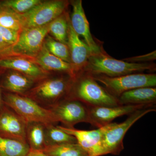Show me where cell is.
Returning a JSON list of instances; mask_svg holds the SVG:
<instances>
[{"mask_svg": "<svg viewBox=\"0 0 156 156\" xmlns=\"http://www.w3.org/2000/svg\"><path fill=\"white\" fill-rule=\"evenodd\" d=\"M50 31V23L40 27L23 28L14 46L0 54L4 58L11 51L23 56L36 57L41 50Z\"/></svg>", "mask_w": 156, "mask_h": 156, "instance_id": "52a82bcc", "label": "cell"}, {"mask_svg": "<svg viewBox=\"0 0 156 156\" xmlns=\"http://www.w3.org/2000/svg\"><path fill=\"white\" fill-rule=\"evenodd\" d=\"M0 51H1V49H0Z\"/></svg>", "mask_w": 156, "mask_h": 156, "instance_id": "4dcf8cb0", "label": "cell"}, {"mask_svg": "<svg viewBox=\"0 0 156 156\" xmlns=\"http://www.w3.org/2000/svg\"><path fill=\"white\" fill-rule=\"evenodd\" d=\"M30 151L27 144L0 136V156H26Z\"/></svg>", "mask_w": 156, "mask_h": 156, "instance_id": "7402d4cb", "label": "cell"}, {"mask_svg": "<svg viewBox=\"0 0 156 156\" xmlns=\"http://www.w3.org/2000/svg\"><path fill=\"white\" fill-rule=\"evenodd\" d=\"M26 156H50L41 151L31 150Z\"/></svg>", "mask_w": 156, "mask_h": 156, "instance_id": "f1b7e54d", "label": "cell"}, {"mask_svg": "<svg viewBox=\"0 0 156 156\" xmlns=\"http://www.w3.org/2000/svg\"><path fill=\"white\" fill-rule=\"evenodd\" d=\"M41 2L40 0H7L1 2L0 5L21 15L30 11Z\"/></svg>", "mask_w": 156, "mask_h": 156, "instance_id": "484cf974", "label": "cell"}, {"mask_svg": "<svg viewBox=\"0 0 156 156\" xmlns=\"http://www.w3.org/2000/svg\"><path fill=\"white\" fill-rule=\"evenodd\" d=\"M93 76L95 80L103 84L105 89L117 98L129 90L142 87H154L156 86L155 74L135 73L115 77L104 75Z\"/></svg>", "mask_w": 156, "mask_h": 156, "instance_id": "8992f818", "label": "cell"}, {"mask_svg": "<svg viewBox=\"0 0 156 156\" xmlns=\"http://www.w3.org/2000/svg\"><path fill=\"white\" fill-rule=\"evenodd\" d=\"M4 101L3 99V93L2 92V88L1 87V79H0V112L2 110L3 107L4 105Z\"/></svg>", "mask_w": 156, "mask_h": 156, "instance_id": "f546056e", "label": "cell"}, {"mask_svg": "<svg viewBox=\"0 0 156 156\" xmlns=\"http://www.w3.org/2000/svg\"><path fill=\"white\" fill-rule=\"evenodd\" d=\"M120 105H155V87H142L129 90L118 98Z\"/></svg>", "mask_w": 156, "mask_h": 156, "instance_id": "ac0fdd59", "label": "cell"}, {"mask_svg": "<svg viewBox=\"0 0 156 156\" xmlns=\"http://www.w3.org/2000/svg\"><path fill=\"white\" fill-rule=\"evenodd\" d=\"M45 142L46 147L77 143L74 136L62 131L57 125H54L46 126Z\"/></svg>", "mask_w": 156, "mask_h": 156, "instance_id": "ffe728a7", "label": "cell"}, {"mask_svg": "<svg viewBox=\"0 0 156 156\" xmlns=\"http://www.w3.org/2000/svg\"><path fill=\"white\" fill-rule=\"evenodd\" d=\"M42 152L50 156H89L78 143L48 146Z\"/></svg>", "mask_w": 156, "mask_h": 156, "instance_id": "44dd1931", "label": "cell"}, {"mask_svg": "<svg viewBox=\"0 0 156 156\" xmlns=\"http://www.w3.org/2000/svg\"><path fill=\"white\" fill-rule=\"evenodd\" d=\"M156 111V105L140 109L128 115L123 122L110 123L102 136V146L105 154L119 155L124 150L123 139L129 128L144 116Z\"/></svg>", "mask_w": 156, "mask_h": 156, "instance_id": "5b68a950", "label": "cell"}, {"mask_svg": "<svg viewBox=\"0 0 156 156\" xmlns=\"http://www.w3.org/2000/svg\"><path fill=\"white\" fill-rule=\"evenodd\" d=\"M109 124L89 131L57 126L67 134L74 136L78 144L86 151L89 156H101L105 155L102 146V136Z\"/></svg>", "mask_w": 156, "mask_h": 156, "instance_id": "30bf717a", "label": "cell"}, {"mask_svg": "<svg viewBox=\"0 0 156 156\" xmlns=\"http://www.w3.org/2000/svg\"><path fill=\"white\" fill-rule=\"evenodd\" d=\"M84 69L87 73L92 76L104 75L110 77L156 69L154 64L132 63L118 60L103 52L91 55Z\"/></svg>", "mask_w": 156, "mask_h": 156, "instance_id": "7a4b0ae2", "label": "cell"}, {"mask_svg": "<svg viewBox=\"0 0 156 156\" xmlns=\"http://www.w3.org/2000/svg\"><path fill=\"white\" fill-rule=\"evenodd\" d=\"M155 105H119L115 106L88 107L90 124L101 128L112 123L115 119L129 115L140 109Z\"/></svg>", "mask_w": 156, "mask_h": 156, "instance_id": "7c38bea8", "label": "cell"}, {"mask_svg": "<svg viewBox=\"0 0 156 156\" xmlns=\"http://www.w3.org/2000/svg\"><path fill=\"white\" fill-rule=\"evenodd\" d=\"M36 58L37 63L45 71L50 70L62 72L75 79L77 76L76 72L78 70L73 64L63 61L51 54L44 44Z\"/></svg>", "mask_w": 156, "mask_h": 156, "instance_id": "2e32d148", "label": "cell"}, {"mask_svg": "<svg viewBox=\"0 0 156 156\" xmlns=\"http://www.w3.org/2000/svg\"><path fill=\"white\" fill-rule=\"evenodd\" d=\"M67 45L69 49L72 64L79 70L87 65L92 55L91 50L84 41L76 33L69 22Z\"/></svg>", "mask_w": 156, "mask_h": 156, "instance_id": "5bb4252c", "label": "cell"}, {"mask_svg": "<svg viewBox=\"0 0 156 156\" xmlns=\"http://www.w3.org/2000/svg\"><path fill=\"white\" fill-rule=\"evenodd\" d=\"M27 122L4 105L0 112V136L27 144Z\"/></svg>", "mask_w": 156, "mask_h": 156, "instance_id": "8fae6325", "label": "cell"}, {"mask_svg": "<svg viewBox=\"0 0 156 156\" xmlns=\"http://www.w3.org/2000/svg\"><path fill=\"white\" fill-rule=\"evenodd\" d=\"M68 98L79 101L87 107L120 105L117 98L100 86L93 76L87 73L76 78Z\"/></svg>", "mask_w": 156, "mask_h": 156, "instance_id": "6da1fadb", "label": "cell"}, {"mask_svg": "<svg viewBox=\"0 0 156 156\" xmlns=\"http://www.w3.org/2000/svg\"><path fill=\"white\" fill-rule=\"evenodd\" d=\"M46 125L38 122H27L26 140L31 150L42 151L46 147L45 132Z\"/></svg>", "mask_w": 156, "mask_h": 156, "instance_id": "d6986e66", "label": "cell"}, {"mask_svg": "<svg viewBox=\"0 0 156 156\" xmlns=\"http://www.w3.org/2000/svg\"><path fill=\"white\" fill-rule=\"evenodd\" d=\"M21 31L0 26L1 51L8 50L14 46L18 41Z\"/></svg>", "mask_w": 156, "mask_h": 156, "instance_id": "4316f807", "label": "cell"}, {"mask_svg": "<svg viewBox=\"0 0 156 156\" xmlns=\"http://www.w3.org/2000/svg\"><path fill=\"white\" fill-rule=\"evenodd\" d=\"M156 58V51H153L147 54L140 55L134 57L125 58L123 61L132 63H147L148 62L154 61Z\"/></svg>", "mask_w": 156, "mask_h": 156, "instance_id": "83f0119b", "label": "cell"}, {"mask_svg": "<svg viewBox=\"0 0 156 156\" xmlns=\"http://www.w3.org/2000/svg\"><path fill=\"white\" fill-rule=\"evenodd\" d=\"M72 6L73 11L70 23L73 30L79 36L83 37L84 42L91 50L92 55L101 53V49L93 39L90 32L89 22L84 12L82 1H73Z\"/></svg>", "mask_w": 156, "mask_h": 156, "instance_id": "4fadbf2b", "label": "cell"}, {"mask_svg": "<svg viewBox=\"0 0 156 156\" xmlns=\"http://www.w3.org/2000/svg\"><path fill=\"white\" fill-rule=\"evenodd\" d=\"M47 37L45 39L44 44L49 52L63 61L72 64L67 45L54 40L51 37Z\"/></svg>", "mask_w": 156, "mask_h": 156, "instance_id": "d4e9b609", "label": "cell"}, {"mask_svg": "<svg viewBox=\"0 0 156 156\" xmlns=\"http://www.w3.org/2000/svg\"><path fill=\"white\" fill-rule=\"evenodd\" d=\"M36 81L21 73L12 70L1 80L2 89L7 92L25 95L34 86Z\"/></svg>", "mask_w": 156, "mask_h": 156, "instance_id": "e0dca14e", "label": "cell"}, {"mask_svg": "<svg viewBox=\"0 0 156 156\" xmlns=\"http://www.w3.org/2000/svg\"><path fill=\"white\" fill-rule=\"evenodd\" d=\"M4 104L9 107L26 122H38L57 125L58 122L51 110L43 107L27 96L9 92L3 93Z\"/></svg>", "mask_w": 156, "mask_h": 156, "instance_id": "277c9868", "label": "cell"}, {"mask_svg": "<svg viewBox=\"0 0 156 156\" xmlns=\"http://www.w3.org/2000/svg\"><path fill=\"white\" fill-rule=\"evenodd\" d=\"M49 109L65 128H73L79 123H91L88 107L73 98H66Z\"/></svg>", "mask_w": 156, "mask_h": 156, "instance_id": "9c48e42d", "label": "cell"}, {"mask_svg": "<svg viewBox=\"0 0 156 156\" xmlns=\"http://www.w3.org/2000/svg\"><path fill=\"white\" fill-rule=\"evenodd\" d=\"M38 81L37 84L25 95L41 106L49 109L62 101L69 97L75 79L69 76L46 79Z\"/></svg>", "mask_w": 156, "mask_h": 156, "instance_id": "3957f363", "label": "cell"}, {"mask_svg": "<svg viewBox=\"0 0 156 156\" xmlns=\"http://www.w3.org/2000/svg\"><path fill=\"white\" fill-rule=\"evenodd\" d=\"M66 6L67 2L63 1L42 2L25 14L20 15L23 28L49 24L63 14Z\"/></svg>", "mask_w": 156, "mask_h": 156, "instance_id": "ba28073f", "label": "cell"}, {"mask_svg": "<svg viewBox=\"0 0 156 156\" xmlns=\"http://www.w3.org/2000/svg\"><path fill=\"white\" fill-rule=\"evenodd\" d=\"M0 26L21 31L23 27L20 15L0 5Z\"/></svg>", "mask_w": 156, "mask_h": 156, "instance_id": "cb8c5ba5", "label": "cell"}, {"mask_svg": "<svg viewBox=\"0 0 156 156\" xmlns=\"http://www.w3.org/2000/svg\"><path fill=\"white\" fill-rule=\"evenodd\" d=\"M0 68L21 73L36 82L47 77V73L32 61L22 58H0Z\"/></svg>", "mask_w": 156, "mask_h": 156, "instance_id": "9a60e30c", "label": "cell"}, {"mask_svg": "<svg viewBox=\"0 0 156 156\" xmlns=\"http://www.w3.org/2000/svg\"><path fill=\"white\" fill-rule=\"evenodd\" d=\"M69 22V20L63 14L50 23L49 32L51 33L56 41L66 45Z\"/></svg>", "mask_w": 156, "mask_h": 156, "instance_id": "603a6c76", "label": "cell"}]
</instances>
